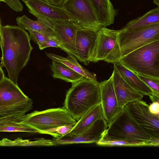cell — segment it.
<instances>
[{"label": "cell", "instance_id": "obj_15", "mask_svg": "<svg viewBox=\"0 0 159 159\" xmlns=\"http://www.w3.org/2000/svg\"><path fill=\"white\" fill-rule=\"evenodd\" d=\"M112 74L115 91L120 106L123 109L129 102L142 100L143 95L133 88L121 76L116 68Z\"/></svg>", "mask_w": 159, "mask_h": 159}, {"label": "cell", "instance_id": "obj_22", "mask_svg": "<svg viewBox=\"0 0 159 159\" xmlns=\"http://www.w3.org/2000/svg\"><path fill=\"white\" fill-rule=\"evenodd\" d=\"M34 20L25 15L18 17L16 21L18 26L25 30L47 33H53V25L51 22L41 17Z\"/></svg>", "mask_w": 159, "mask_h": 159}, {"label": "cell", "instance_id": "obj_9", "mask_svg": "<svg viewBox=\"0 0 159 159\" xmlns=\"http://www.w3.org/2000/svg\"><path fill=\"white\" fill-rule=\"evenodd\" d=\"M149 106L140 100L129 103L123 109L152 139L159 140V116L151 113Z\"/></svg>", "mask_w": 159, "mask_h": 159}, {"label": "cell", "instance_id": "obj_14", "mask_svg": "<svg viewBox=\"0 0 159 159\" xmlns=\"http://www.w3.org/2000/svg\"><path fill=\"white\" fill-rule=\"evenodd\" d=\"M99 30L89 28H79L76 36L77 59L85 65L90 62L97 33Z\"/></svg>", "mask_w": 159, "mask_h": 159}, {"label": "cell", "instance_id": "obj_3", "mask_svg": "<svg viewBox=\"0 0 159 159\" xmlns=\"http://www.w3.org/2000/svg\"><path fill=\"white\" fill-rule=\"evenodd\" d=\"M119 62L135 73L159 78V40L132 52Z\"/></svg>", "mask_w": 159, "mask_h": 159}, {"label": "cell", "instance_id": "obj_21", "mask_svg": "<svg viewBox=\"0 0 159 159\" xmlns=\"http://www.w3.org/2000/svg\"><path fill=\"white\" fill-rule=\"evenodd\" d=\"M46 53L47 56L52 60L64 64L84 78L97 80L96 75L80 65L75 57L68 54L66 57H63L52 53L46 52Z\"/></svg>", "mask_w": 159, "mask_h": 159}, {"label": "cell", "instance_id": "obj_28", "mask_svg": "<svg viewBox=\"0 0 159 159\" xmlns=\"http://www.w3.org/2000/svg\"><path fill=\"white\" fill-rule=\"evenodd\" d=\"M30 34V39L39 46L49 37L54 35L53 33H47L27 30Z\"/></svg>", "mask_w": 159, "mask_h": 159}, {"label": "cell", "instance_id": "obj_16", "mask_svg": "<svg viewBox=\"0 0 159 159\" xmlns=\"http://www.w3.org/2000/svg\"><path fill=\"white\" fill-rule=\"evenodd\" d=\"M18 85L5 76L0 83V105H12L32 101Z\"/></svg>", "mask_w": 159, "mask_h": 159}, {"label": "cell", "instance_id": "obj_32", "mask_svg": "<svg viewBox=\"0 0 159 159\" xmlns=\"http://www.w3.org/2000/svg\"><path fill=\"white\" fill-rule=\"evenodd\" d=\"M148 108L152 114L159 116V102H152L149 105Z\"/></svg>", "mask_w": 159, "mask_h": 159}, {"label": "cell", "instance_id": "obj_4", "mask_svg": "<svg viewBox=\"0 0 159 159\" xmlns=\"http://www.w3.org/2000/svg\"><path fill=\"white\" fill-rule=\"evenodd\" d=\"M13 121L29 126L40 134L59 126L75 124L77 122L64 107L35 111Z\"/></svg>", "mask_w": 159, "mask_h": 159}, {"label": "cell", "instance_id": "obj_24", "mask_svg": "<svg viewBox=\"0 0 159 159\" xmlns=\"http://www.w3.org/2000/svg\"><path fill=\"white\" fill-rule=\"evenodd\" d=\"M96 143L99 146H158L159 145V141H134L115 139L108 137L105 132L102 137Z\"/></svg>", "mask_w": 159, "mask_h": 159}, {"label": "cell", "instance_id": "obj_8", "mask_svg": "<svg viewBox=\"0 0 159 159\" xmlns=\"http://www.w3.org/2000/svg\"><path fill=\"white\" fill-rule=\"evenodd\" d=\"M79 28L99 30L102 27L90 0H64L61 6Z\"/></svg>", "mask_w": 159, "mask_h": 159}, {"label": "cell", "instance_id": "obj_37", "mask_svg": "<svg viewBox=\"0 0 159 159\" xmlns=\"http://www.w3.org/2000/svg\"><path fill=\"white\" fill-rule=\"evenodd\" d=\"M153 3L157 5L158 7H159V0H153Z\"/></svg>", "mask_w": 159, "mask_h": 159}, {"label": "cell", "instance_id": "obj_17", "mask_svg": "<svg viewBox=\"0 0 159 159\" xmlns=\"http://www.w3.org/2000/svg\"><path fill=\"white\" fill-rule=\"evenodd\" d=\"M119 73L125 81L133 88L143 95L155 93L153 90L133 71L120 62L113 64Z\"/></svg>", "mask_w": 159, "mask_h": 159}, {"label": "cell", "instance_id": "obj_6", "mask_svg": "<svg viewBox=\"0 0 159 159\" xmlns=\"http://www.w3.org/2000/svg\"><path fill=\"white\" fill-rule=\"evenodd\" d=\"M157 40H159V23L130 30L120 29L118 41L121 57Z\"/></svg>", "mask_w": 159, "mask_h": 159}, {"label": "cell", "instance_id": "obj_20", "mask_svg": "<svg viewBox=\"0 0 159 159\" xmlns=\"http://www.w3.org/2000/svg\"><path fill=\"white\" fill-rule=\"evenodd\" d=\"M33 101L12 105H0V124L12 121L26 114L33 108Z\"/></svg>", "mask_w": 159, "mask_h": 159}, {"label": "cell", "instance_id": "obj_18", "mask_svg": "<svg viewBox=\"0 0 159 159\" xmlns=\"http://www.w3.org/2000/svg\"><path fill=\"white\" fill-rule=\"evenodd\" d=\"M90 0L102 26L106 27L114 23L117 12L110 0Z\"/></svg>", "mask_w": 159, "mask_h": 159}, {"label": "cell", "instance_id": "obj_25", "mask_svg": "<svg viewBox=\"0 0 159 159\" xmlns=\"http://www.w3.org/2000/svg\"><path fill=\"white\" fill-rule=\"evenodd\" d=\"M159 23V7L152 9L143 15L129 21L121 29L128 30Z\"/></svg>", "mask_w": 159, "mask_h": 159}, {"label": "cell", "instance_id": "obj_19", "mask_svg": "<svg viewBox=\"0 0 159 159\" xmlns=\"http://www.w3.org/2000/svg\"><path fill=\"white\" fill-rule=\"evenodd\" d=\"M103 117L101 103L85 113L78 120L75 125L67 134H77L84 132L98 119Z\"/></svg>", "mask_w": 159, "mask_h": 159}, {"label": "cell", "instance_id": "obj_36", "mask_svg": "<svg viewBox=\"0 0 159 159\" xmlns=\"http://www.w3.org/2000/svg\"><path fill=\"white\" fill-rule=\"evenodd\" d=\"M3 26L2 25L0 20V45L1 44L2 39V32Z\"/></svg>", "mask_w": 159, "mask_h": 159}, {"label": "cell", "instance_id": "obj_31", "mask_svg": "<svg viewBox=\"0 0 159 159\" xmlns=\"http://www.w3.org/2000/svg\"><path fill=\"white\" fill-rule=\"evenodd\" d=\"M3 2L14 10L20 12L22 11L23 6L19 0H2Z\"/></svg>", "mask_w": 159, "mask_h": 159}, {"label": "cell", "instance_id": "obj_10", "mask_svg": "<svg viewBox=\"0 0 159 159\" xmlns=\"http://www.w3.org/2000/svg\"><path fill=\"white\" fill-rule=\"evenodd\" d=\"M24 2L29 12L36 18L41 17L52 23L72 21L70 15L61 7L52 5L43 0H26Z\"/></svg>", "mask_w": 159, "mask_h": 159}, {"label": "cell", "instance_id": "obj_27", "mask_svg": "<svg viewBox=\"0 0 159 159\" xmlns=\"http://www.w3.org/2000/svg\"><path fill=\"white\" fill-rule=\"evenodd\" d=\"M75 124L59 126L43 132L41 134L50 135L54 138H58L68 134Z\"/></svg>", "mask_w": 159, "mask_h": 159}, {"label": "cell", "instance_id": "obj_38", "mask_svg": "<svg viewBox=\"0 0 159 159\" xmlns=\"http://www.w3.org/2000/svg\"><path fill=\"white\" fill-rule=\"evenodd\" d=\"M3 2V0H0V2Z\"/></svg>", "mask_w": 159, "mask_h": 159}, {"label": "cell", "instance_id": "obj_2", "mask_svg": "<svg viewBox=\"0 0 159 159\" xmlns=\"http://www.w3.org/2000/svg\"><path fill=\"white\" fill-rule=\"evenodd\" d=\"M99 83L84 78L72 84L67 91L63 107L77 121L100 103Z\"/></svg>", "mask_w": 159, "mask_h": 159}, {"label": "cell", "instance_id": "obj_35", "mask_svg": "<svg viewBox=\"0 0 159 159\" xmlns=\"http://www.w3.org/2000/svg\"><path fill=\"white\" fill-rule=\"evenodd\" d=\"M5 75L2 66H0V83L5 77Z\"/></svg>", "mask_w": 159, "mask_h": 159}, {"label": "cell", "instance_id": "obj_23", "mask_svg": "<svg viewBox=\"0 0 159 159\" xmlns=\"http://www.w3.org/2000/svg\"><path fill=\"white\" fill-rule=\"evenodd\" d=\"M51 68L52 75L55 79H59L73 84L84 78L80 74L66 66L52 60Z\"/></svg>", "mask_w": 159, "mask_h": 159}, {"label": "cell", "instance_id": "obj_1", "mask_svg": "<svg viewBox=\"0 0 159 159\" xmlns=\"http://www.w3.org/2000/svg\"><path fill=\"white\" fill-rule=\"evenodd\" d=\"M30 40L27 32L19 26H3L1 66L5 67L9 79L16 85L19 74L27 64L33 49Z\"/></svg>", "mask_w": 159, "mask_h": 159}, {"label": "cell", "instance_id": "obj_34", "mask_svg": "<svg viewBox=\"0 0 159 159\" xmlns=\"http://www.w3.org/2000/svg\"><path fill=\"white\" fill-rule=\"evenodd\" d=\"M149 98L152 102H159V94L153 93L149 96Z\"/></svg>", "mask_w": 159, "mask_h": 159}, {"label": "cell", "instance_id": "obj_30", "mask_svg": "<svg viewBox=\"0 0 159 159\" xmlns=\"http://www.w3.org/2000/svg\"><path fill=\"white\" fill-rule=\"evenodd\" d=\"M39 47L40 50H42L49 47L60 48L61 44L58 40L54 35L49 37L44 43Z\"/></svg>", "mask_w": 159, "mask_h": 159}, {"label": "cell", "instance_id": "obj_26", "mask_svg": "<svg viewBox=\"0 0 159 159\" xmlns=\"http://www.w3.org/2000/svg\"><path fill=\"white\" fill-rule=\"evenodd\" d=\"M1 132L38 133L35 129L24 124L14 122L13 120L0 123V132Z\"/></svg>", "mask_w": 159, "mask_h": 159}, {"label": "cell", "instance_id": "obj_12", "mask_svg": "<svg viewBox=\"0 0 159 159\" xmlns=\"http://www.w3.org/2000/svg\"><path fill=\"white\" fill-rule=\"evenodd\" d=\"M99 90L103 117L108 126L123 109L119 104L111 75L99 83Z\"/></svg>", "mask_w": 159, "mask_h": 159}, {"label": "cell", "instance_id": "obj_39", "mask_svg": "<svg viewBox=\"0 0 159 159\" xmlns=\"http://www.w3.org/2000/svg\"><path fill=\"white\" fill-rule=\"evenodd\" d=\"M31 146H32V141H31Z\"/></svg>", "mask_w": 159, "mask_h": 159}, {"label": "cell", "instance_id": "obj_13", "mask_svg": "<svg viewBox=\"0 0 159 159\" xmlns=\"http://www.w3.org/2000/svg\"><path fill=\"white\" fill-rule=\"evenodd\" d=\"M53 33L60 42V48L67 54L78 58L76 36L79 27L72 21L53 23Z\"/></svg>", "mask_w": 159, "mask_h": 159}, {"label": "cell", "instance_id": "obj_11", "mask_svg": "<svg viewBox=\"0 0 159 159\" xmlns=\"http://www.w3.org/2000/svg\"><path fill=\"white\" fill-rule=\"evenodd\" d=\"M108 126L102 117L95 122L90 127L82 133L69 135L66 134L58 138L52 139L55 145L79 143H96L102 137Z\"/></svg>", "mask_w": 159, "mask_h": 159}, {"label": "cell", "instance_id": "obj_7", "mask_svg": "<svg viewBox=\"0 0 159 159\" xmlns=\"http://www.w3.org/2000/svg\"><path fill=\"white\" fill-rule=\"evenodd\" d=\"M110 138L134 141H148L152 139L124 110L108 125L105 132Z\"/></svg>", "mask_w": 159, "mask_h": 159}, {"label": "cell", "instance_id": "obj_29", "mask_svg": "<svg viewBox=\"0 0 159 159\" xmlns=\"http://www.w3.org/2000/svg\"><path fill=\"white\" fill-rule=\"evenodd\" d=\"M135 73L153 90L155 93L159 94V78H154L137 73Z\"/></svg>", "mask_w": 159, "mask_h": 159}, {"label": "cell", "instance_id": "obj_33", "mask_svg": "<svg viewBox=\"0 0 159 159\" xmlns=\"http://www.w3.org/2000/svg\"><path fill=\"white\" fill-rule=\"evenodd\" d=\"M53 5L61 7L64 0H43Z\"/></svg>", "mask_w": 159, "mask_h": 159}, {"label": "cell", "instance_id": "obj_5", "mask_svg": "<svg viewBox=\"0 0 159 159\" xmlns=\"http://www.w3.org/2000/svg\"><path fill=\"white\" fill-rule=\"evenodd\" d=\"M120 30L102 26L98 31L90 62L104 61L109 63L119 62L121 58L118 41Z\"/></svg>", "mask_w": 159, "mask_h": 159}]
</instances>
